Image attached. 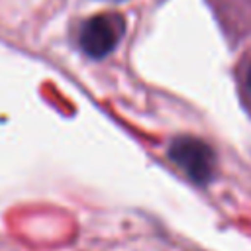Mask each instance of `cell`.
Segmentation results:
<instances>
[{
    "mask_svg": "<svg viewBox=\"0 0 251 251\" xmlns=\"http://www.w3.org/2000/svg\"><path fill=\"white\" fill-rule=\"evenodd\" d=\"M126 33V20L120 14H96L78 27L76 41L84 55L102 59L114 51Z\"/></svg>",
    "mask_w": 251,
    "mask_h": 251,
    "instance_id": "2",
    "label": "cell"
},
{
    "mask_svg": "<svg viewBox=\"0 0 251 251\" xmlns=\"http://www.w3.org/2000/svg\"><path fill=\"white\" fill-rule=\"evenodd\" d=\"M169 159L196 184H208L216 175V153L198 137L182 135L173 139Z\"/></svg>",
    "mask_w": 251,
    "mask_h": 251,
    "instance_id": "1",
    "label": "cell"
},
{
    "mask_svg": "<svg viewBox=\"0 0 251 251\" xmlns=\"http://www.w3.org/2000/svg\"><path fill=\"white\" fill-rule=\"evenodd\" d=\"M241 94H243V98L251 110V55L245 61L243 71H241Z\"/></svg>",
    "mask_w": 251,
    "mask_h": 251,
    "instance_id": "3",
    "label": "cell"
}]
</instances>
